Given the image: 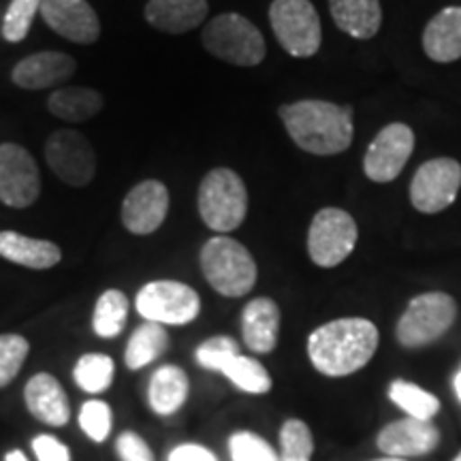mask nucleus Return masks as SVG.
<instances>
[{
	"label": "nucleus",
	"mask_w": 461,
	"mask_h": 461,
	"mask_svg": "<svg viewBox=\"0 0 461 461\" xmlns=\"http://www.w3.org/2000/svg\"><path fill=\"white\" fill-rule=\"evenodd\" d=\"M201 269L205 280L224 297H244L257 285V263L244 244L227 235H216L201 248Z\"/></svg>",
	"instance_id": "obj_3"
},
{
	"label": "nucleus",
	"mask_w": 461,
	"mask_h": 461,
	"mask_svg": "<svg viewBox=\"0 0 461 461\" xmlns=\"http://www.w3.org/2000/svg\"><path fill=\"white\" fill-rule=\"evenodd\" d=\"M113 370L115 366L112 357L90 353L75 363L73 378L77 383V387L84 389L86 393H101V391H107L112 387Z\"/></svg>",
	"instance_id": "obj_30"
},
{
	"label": "nucleus",
	"mask_w": 461,
	"mask_h": 461,
	"mask_svg": "<svg viewBox=\"0 0 461 461\" xmlns=\"http://www.w3.org/2000/svg\"><path fill=\"white\" fill-rule=\"evenodd\" d=\"M378 348V330L367 319H338L308 338V357L321 374L348 376L366 367Z\"/></svg>",
	"instance_id": "obj_1"
},
{
	"label": "nucleus",
	"mask_w": 461,
	"mask_h": 461,
	"mask_svg": "<svg viewBox=\"0 0 461 461\" xmlns=\"http://www.w3.org/2000/svg\"><path fill=\"white\" fill-rule=\"evenodd\" d=\"M376 442L387 457H420L440 445V431L431 420L406 417L380 429Z\"/></svg>",
	"instance_id": "obj_16"
},
{
	"label": "nucleus",
	"mask_w": 461,
	"mask_h": 461,
	"mask_svg": "<svg viewBox=\"0 0 461 461\" xmlns=\"http://www.w3.org/2000/svg\"><path fill=\"white\" fill-rule=\"evenodd\" d=\"M314 451L312 431L299 419H288L280 429L278 461H310Z\"/></svg>",
	"instance_id": "obj_31"
},
{
	"label": "nucleus",
	"mask_w": 461,
	"mask_h": 461,
	"mask_svg": "<svg viewBox=\"0 0 461 461\" xmlns=\"http://www.w3.org/2000/svg\"><path fill=\"white\" fill-rule=\"evenodd\" d=\"M5 461H28V459H26L24 453L17 451V448H15V451H9L7 453V457H5Z\"/></svg>",
	"instance_id": "obj_40"
},
{
	"label": "nucleus",
	"mask_w": 461,
	"mask_h": 461,
	"mask_svg": "<svg viewBox=\"0 0 461 461\" xmlns=\"http://www.w3.org/2000/svg\"><path fill=\"white\" fill-rule=\"evenodd\" d=\"M414 149V132L408 124L393 122L374 137L363 158V171L376 184L393 182Z\"/></svg>",
	"instance_id": "obj_13"
},
{
	"label": "nucleus",
	"mask_w": 461,
	"mask_h": 461,
	"mask_svg": "<svg viewBox=\"0 0 461 461\" xmlns=\"http://www.w3.org/2000/svg\"><path fill=\"white\" fill-rule=\"evenodd\" d=\"M24 400L32 417L41 423L54 425V428H62L68 423V417H71L68 397L62 384L51 374L41 372L28 380Z\"/></svg>",
	"instance_id": "obj_19"
},
{
	"label": "nucleus",
	"mask_w": 461,
	"mask_h": 461,
	"mask_svg": "<svg viewBox=\"0 0 461 461\" xmlns=\"http://www.w3.org/2000/svg\"><path fill=\"white\" fill-rule=\"evenodd\" d=\"M201 41L212 56L235 67H257L267 54L261 31L240 14L214 17L203 28Z\"/></svg>",
	"instance_id": "obj_5"
},
{
	"label": "nucleus",
	"mask_w": 461,
	"mask_h": 461,
	"mask_svg": "<svg viewBox=\"0 0 461 461\" xmlns=\"http://www.w3.org/2000/svg\"><path fill=\"white\" fill-rule=\"evenodd\" d=\"M280 308L274 299L257 297L241 312V336L252 353L267 355L278 346Z\"/></svg>",
	"instance_id": "obj_18"
},
{
	"label": "nucleus",
	"mask_w": 461,
	"mask_h": 461,
	"mask_svg": "<svg viewBox=\"0 0 461 461\" xmlns=\"http://www.w3.org/2000/svg\"><path fill=\"white\" fill-rule=\"evenodd\" d=\"M221 374H224L235 387L246 391L252 395H263L272 389V378L261 361L252 359V357L235 355L224 363Z\"/></svg>",
	"instance_id": "obj_28"
},
{
	"label": "nucleus",
	"mask_w": 461,
	"mask_h": 461,
	"mask_svg": "<svg viewBox=\"0 0 461 461\" xmlns=\"http://www.w3.org/2000/svg\"><path fill=\"white\" fill-rule=\"evenodd\" d=\"M0 257L28 269H50L60 263V246L48 240H34L17 230H0Z\"/></svg>",
	"instance_id": "obj_21"
},
{
	"label": "nucleus",
	"mask_w": 461,
	"mask_h": 461,
	"mask_svg": "<svg viewBox=\"0 0 461 461\" xmlns=\"http://www.w3.org/2000/svg\"><path fill=\"white\" fill-rule=\"evenodd\" d=\"M126 319H129V297L118 288H109L96 302L92 327L96 336L109 339L122 333Z\"/></svg>",
	"instance_id": "obj_27"
},
{
	"label": "nucleus",
	"mask_w": 461,
	"mask_h": 461,
	"mask_svg": "<svg viewBox=\"0 0 461 461\" xmlns=\"http://www.w3.org/2000/svg\"><path fill=\"white\" fill-rule=\"evenodd\" d=\"M457 319V303L447 293H423L411 299L397 322V342L403 348H423L451 330Z\"/></svg>",
	"instance_id": "obj_6"
},
{
	"label": "nucleus",
	"mask_w": 461,
	"mask_h": 461,
	"mask_svg": "<svg viewBox=\"0 0 461 461\" xmlns=\"http://www.w3.org/2000/svg\"><path fill=\"white\" fill-rule=\"evenodd\" d=\"M374 461H406V459H400V457H384V459H374Z\"/></svg>",
	"instance_id": "obj_42"
},
{
	"label": "nucleus",
	"mask_w": 461,
	"mask_h": 461,
	"mask_svg": "<svg viewBox=\"0 0 461 461\" xmlns=\"http://www.w3.org/2000/svg\"><path fill=\"white\" fill-rule=\"evenodd\" d=\"M50 169L68 186L84 188L96 176V154L90 140L79 131H56L45 143Z\"/></svg>",
	"instance_id": "obj_10"
},
{
	"label": "nucleus",
	"mask_w": 461,
	"mask_h": 461,
	"mask_svg": "<svg viewBox=\"0 0 461 461\" xmlns=\"http://www.w3.org/2000/svg\"><path fill=\"white\" fill-rule=\"evenodd\" d=\"M207 9V0H149L143 14L157 31L184 34L203 24Z\"/></svg>",
	"instance_id": "obj_20"
},
{
	"label": "nucleus",
	"mask_w": 461,
	"mask_h": 461,
	"mask_svg": "<svg viewBox=\"0 0 461 461\" xmlns=\"http://www.w3.org/2000/svg\"><path fill=\"white\" fill-rule=\"evenodd\" d=\"M229 453L233 461H278V453L272 445L252 431H238L230 436Z\"/></svg>",
	"instance_id": "obj_34"
},
{
	"label": "nucleus",
	"mask_w": 461,
	"mask_h": 461,
	"mask_svg": "<svg viewBox=\"0 0 461 461\" xmlns=\"http://www.w3.org/2000/svg\"><path fill=\"white\" fill-rule=\"evenodd\" d=\"M28 350H31V344L26 338L17 336V333L0 336V389L14 383L24 366Z\"/></svg>",
	"instance_id": "obj_33"
},
{
	"label": "nucleus",
	"mask_w": 461,
	"mask_h": 461,
	"mask_svg": "<svg viewBox=\"0 0 461 461\" xmlns=\"http://www.w3.org/2000/svg\"><path fill=\"white\" fill-rule=\"evenodd\" d=\"M50 113L65 122H88L103 109L101 92L92 88H82V86H67L58 88L50 95L48 99Z\"/></svg>",
	"instance_id": "obj_25"
},
{
	"label": "nucleus",
	"mask_w": 461,
	"mask_h": 461,
	"mask_svg": "<svg viewBox=\"0 0 461 461\" xmlns=\"http://www.w3.org/2000/svg\"><path fill=\"white\" fill-rule=\"evenodd\" d=\"M455 393H457L459 402H461V370L457 372V376H455Z\"/></svg>",
	"instance_id": "obj_41"
},
{
	"label": "nucleus",
	"mask_w": 461,
	"mask_h": 461,
	"mask_svg": "<svg viewBox=\"0 0 461 461\" xmlns=\"http://www.w3.org/2000/svg\"><path fill=\"white\" fill-rule=\"evenodd\" d=\"M453 461H461V453H459V455H457V457H455Z\"/></svg>",
	"instance_id": "obj_43"
},
{
	"label": "nucleus",
	"mask_w": 461,
	"mask_h": 461,
	"mask_svg": "<svg viewBox=\"0 0 461 461\" xmlns=\"http://www.w3.org/2000/svg\"><path fill=\"white\" fill-rule=\"evenodd\" d=\"M167 348H169V336H167L165 327L158 322H143L132 331L129 344H126V367L141 370V367L157 361Z\"/></svg>",
	"instance_id": "obj_26"
},
{
	"label": "nucleus",
	"mask_w": 461,
	"mask_h": 461,
	"mask_svg": "<svg viewBox=\"0 0 461 461\" xmlns=\"http://www.w3.org/2000/svg\"><path fill=\"white\" fill-rule=\"evenodd\" d=\"M188 376L182 367L177 366H163L149 378L148 387V402L149 408L160 417H169L177 412L188 400Z\"/></svg>",
	"instance_id": "obj_24"
},
{
	"label": "nucleus",
	"mask_w": 461,
	"mask_h": 461,
	"mask_svg": "<svg viewBox=\"0 0 461 461\" xmlns=\"http://www.w3.org/2000/svg\"><path fill=\"white\" fill-rule=\"evenodd\" d=\"M282 124L303 152L333 157L350 148L355 135L353 109L327 101H297L278 109Z\"/></svg>",
	"instance_id": "obj_2"
},
{
	"label": "nucleus",
	"mask_w": 461,
	"mask_h": 461,
	"mask_svg": "<svg viewBox=\"0 0 461 461\" xmlns=\"http://www.w3.org/2000/svg\"><path fill=\"white\" fill-rule=\"evenodd\" d=\"M115 453L120 455L122 461H154L152 448L135 431H122L115 442Z\"/></svg>",
	"instance_id": "obj_37"
},
{
	"label": "nucleus",
	"mask_w": 461,
	"mask_h": 461,
	"mask_svg": "<svg viewBox=\"0 0 461 461\" xmlns=\"http://www.w3.org/2000/svg\"><path fill=\"white\" fill-rule=\"evenodd\" d=\"M461 188V165L455 158H434L420 165L411 184V203L423 214H438L455 203Z\"/></svg>",
	"instance_id": "obj_11"
},
{
	"label": "nucleus",
	"mask_w": 461,
	"mask_h": 461,
	"mask_svg": "<svg viewBox=\"0 0 461 461\" xmlns=\"http://www.w3.org/2000/svg\"><path fill=\"white\" fill-rule=\"evenodd\" d=\"M391 402H395L408 417L431 420V417L440 411V400L436 395L420 389L419 384L408 383V380H395L389 387Z\"/></svg>",
	"instance_id": "obj_29"
},
{
	"label": "nucleus",
	"mask_w": 461,
	"mask_h": 461,
	"mask_svg": "<svg viewBox=\"0 0 461 461\" xmlns=\"http://www.w3.org/2000/svg\"><path fill=\"white\" fill-rule=\"evenodd\" d=\"M34 455L39 461H71V451L60 440L50 434H41L32 440Z\"/></svg>",
	"instance_id": "obj_38"
},
{
	"label": "nucleus",
	"mask_w": 461,
	"mask_h": 461,
	"mask_svg": "<svg viewBox=\"0 0 461 461\" xmlns=\"http://www.w3.org/2000/svg\"><path fill=\"white\" fill-rule=\"evenodd\" d=\"M169 212V190L158 180H143L129 190L122 203V224L132 235L160 229Z\"/></svg>",
	"instance_id": "obj_15"
},
{
	"label": "nucleus",
	"mask_w": 461,
	"mask_h": 461,
	"mask_svg": "<svg viewBox=\"0 0 461 461\" xmlns=\"http://www.w3.org/2000/svg\"><path fill=\"white\" fill-rule=\"evenodd\" d=\"M199 216L216 233H230L248 214L246 184L233 169L216 167L199 186Z\"/></svg>",
	"instance_id": "obj_4"
},
{
	"label": "nucleus",
	"mask_w": 461,
	"mask_h": 461,
	"mask_svg": "<svg viewBox=\"0 0 461 461\" xmlns=\"http://www.w3.org/2000/svg\"><path fill=\"white\" fill-rule=\"evenodd\" d=\"M41 194V173L26 148L0 143V201L24 210Z\"/></svg>",
	"instance_id": "obj_12"
},
{
	"label": "nucleus",
	"mask_w": 461,
	"mask_h": 461,
	"mask_svg": "<svg viewBox=\"0 0 461 461\" xmlns=\"http://www.w3.org/2000/svg\"><path fill=\"white\" fill-rule=\"evenodd\" d=\"M330 7L336 26L353 39H372L383 24L380 0H330Z\"/></svg>",
	"instance_id": "obj_23"
},
{
	"label": "nucleus",
	"mask_w": 461,
	"mask_h": 461,
	"mask_svg": "<svg viewBox=\"0 0 461 461\" xmlns=\"http://www.w3.org/2000/svg\"><path fill=\"white\" fill-rule=\"evenodd\" d=\"M235 355H240V346L229 336H216L205 339V342L197 348V353H194L199 366L210 372H221L224 363Z\"/></svg>",
	"instance_id": "obj_36"
},
{
	"label": "nucleus",
	"mask_w": 461,
	"mask_h": 461,
	"mask_svg": "<svg viewBox=\"0 0 461 461\" xmlns=\"http://www.w3.org/2000/svg\"><path fill=\"white\" fill-rule=\"evenodd\" d=\"M43 22L67 41L92 45L101 37V22L88 0H43Z\"/></svg>",
	"instance_id": "obj_14"
},
{
	"label": "nucleus",
	"mask_w": 461,
	"mask_h": 461,
	"mask_svg": "<svg viewBox=\"0 0 461 461\" xmlns=\"http://www.w3.org/2000/svg\"><path fill=\"white\" fill-rule=\"evenodd\" d=\"M43 0H11L3 20V37L9 43L24 41L31 32L34 15L41 11Z\"/></svg>",
	"instance_id": "obj_32"
},
{
	"label": "nucleus",
	"mask_w": 461,
	"mask_h": 461,
	"mask_svg": "<svg viewBox=\"0 0 461 461\" xmlns=\"http://www.w3.org/2000/svg\"><path fill=\"white\" fill-rule=\"evenodd\" d=\"M423 50L434 62H455L461 58V7H447L431 17L423 31Z\"/></svg>",
	"instance_id": "obj_22"
},
{
	"label": "nucleus",
	"mask_w": 461,
	"mask_h": 461,
	"mask_svg": "<svg viewBox=\"0 0 461 461\" xmlns=\"http://www.w3.org/2000/svg\"><path fill=\"white\" fill-rule=\"evenodd\" d=\"M77 68L73 56L62 51H37V54L22 58L11 71V79L17 88L45 90L65 84Z\"/></svg>",
	"instance_id": "obj_17"
},
{
	"label": "nucleus",
	"mask_w": 461,
	"mask_h": 461,
	"mask_svg": "<svg viewBox=\"0 0 461 461\" xmlns=\"http://www.w3.org/2000/svg\"><path fill=\"white\" fill-rule=\"evenodd\" d=\"M79 425L90 440H107L109 431H112V408H109V403L101 400L86 402L79 411Z\"/></svg>",
	"instance_id": "obj_35"
},
{
	"label": "nucleus",
	"mask_w": 461,
	"mask_h": 461,
	"mask_svg": "<svg viewBox=\"0 0 461 461\" xmlns=\"http://www.w3.org/2000/svg\"><path fill=\"white\" fill-rule=\"evenodd\" d=\"M137 312L158 325H188L201 312V299L194 288L176 280L148 282L137 293Z\"/></svg>",
	"instance_id": "obj_9"
},
{
	"label": "nucleus",
	"mask_w": 461,
	"mask_h": 461,
	"mask_svg": "<svg viewBox=\"0 0 461 461\" xmlns=\"http://www.w3.org/2000/svg\"><path fill=\"white\" fill-rule=\"evenodd\" d=\"M167 461H218L210 448L199 445H180L169 453Z\"/></svg>",
	"instance_id": "obj_39"
},
{
	"label": "nucleus",
	"mask_w": 461,
	"mask_h": 461,
	"mask_svg": "<svg viewBox=\"0 0 461 461\" xmlns=\"http://www.w3.org/2000/svg\"><path fill=\"white\" fill-rule=\"evenodd\" d=\"M359 229L348 212L325 207L316 212L308 230V255L319 267L331 269L355 250Z\"/></svg>",
	"instance_id": "obj_8"
},
{
	"label": "nucleus",
	"mask_w": 461,
	"mask_h": 461,
	"mask_svg": "<svg viewBox=\"0 0 461 461\" xmlns=\"http://www.w3.org/2000/svg\"><path fill=\"white\" fill-rule=\"evenodd\" d=\"M269 22L286 54L310 58L321 50V17L310 0H274Z\"/></svg>",
	"instance_id": "obj_7"
}]
</instances>
